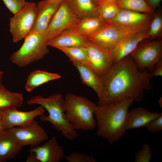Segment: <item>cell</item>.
I'll return each instance as SVG.
<instances>
[{
    "instance_id": "277c9868",
    "label": "cell",
    "mask_w": 162,
    "mask_h": 162,
    "mask_svg": "<svg viewBox=\"0 0 162 162\" xmlns=\"http://www.w3.org/2000/svg\"><path fill=\"white\" fill-rule=\"evenodd\" d=\"M64 100L66 117L74 129L88 130L95 128L94 115L97 105L84 97L71 93L66 94Z\"/></svg>"
},
{
    "instance_id": "7402d4cb",
    "label": "cell",
    "mask_w": 162,
    "mask_h": 162,
    "mask_svg": "<svg viewBox=\"0 0 162 162\" xmlns=\"http://www.w3.org/2000/svg\"><path fill=\"white\" fill-rule=\"evenodd\" d=\"M104 22L98 16L80 19L74 26L69 29L81 36L88 37L101 28Z\"/></svg>"
},
{
    "instance_id": "2e32d148",
    "label": "cell",
    "mask_w": 162,
    "mask_h": 162,
    "mask_svg": "<svg viewBox=\"0 0 162 162\" xmlns=\"http://www.w3.org/2000/svg\"><path fill=\"white\" fill-rule=\"evenodd\" d=\"M59 4L46 0L39 1L37 4V13L35 23L30 32H45Z\"/></svg>"
},
{
    "instance_id": "44dd1931",
    "label": "cell",
    "mask_w": 162,
    "mask_h": 162,
    "mask_svg": "<svg viewBox=\"0 0 162 162\" xmlns=\"http://www.w3.org/2000/svg\"><path fill=\"white\" fill-rule=\"evenodd\" d=\"M73 12L80 19L99 16L97 6L92 0H67Z\"/></svg>"
},
{
    "instance_id": "ba28073f",
    "label": "cell",
    "mask_w": 162,
    "mask_h": 162,
    "mask_svg": "<svg viewBox=\"0 0 162 162\" xmlns=\"http://www.w3.org/2000/svg\"><path fill=\"white\" fill-rule=\"evenodd\" d=\"M80 20L73 12L67 1L61 2L44 32V38L48 42L72 28Z\"/></svg>"
},
{
    "instance_id": "ffe728a7",
    "label": "cell",
    "mask_w": 162,
    "mask_h": 162,
    "mask_svg": "<svg viewBox=\"0 0 162 162\" xmlns=\"http://www.w3.org/2000/svg\"><path fill=\"white\" fill-rule=\"evenodd\" d=\"M72 63L79 73L82 82L93 90L99 99L103 91V85L100 77L88 66L78 63Z\"/></svg>"
},
{
    "instance_id": "52a82bcc",
    "label": "cell",
    "mask_w": 162,
    "mask_h": 162,
    "mask_svg": "<svg viewBox=\"0 0 162 162\" xmlns=\"http://www.w3.org/2000/svg\"><path fill=\"white\" fill-rule=\"evenodd\" d=\"M120 24L106 22L100 29L88 37L91 42L110 51L121 40L133 33L142 32Z\"/></svg>"
},
{
    "instance_id": "484cf974",
    "label": "cell",
    "mask_w": 162,
    "mask_h": 162,
    "mask_svg": "<svg viewBox=\"0 0 162 162\" xmlns=\"http://www.w3.org/2000/svg\"><path fill=\"white\" fill-rule=\"evenodd\" d=\"M57 49L65 54L72 63H78L88 66L87 55L84 47H63Z\"/></svg>"
},
{
    "instance_id": "83f0119b",
    "label": "cell",
    "mask_w": 162,
    "mask_h": 162,
    "mask_svg": "<svg viewBox=\"0 0 162 162\" xmlns=\"http://www.w3.org/2000/svg\"><path fill=\"white\" fill-rule=\"evenodd\" d=\"M162 33V16L160 13L152 15L148 30V38L153 39L161 37Z\"/></svg>"
},
{
    "instance_id": "7c38bea8",
    "label": "cell",
    "mask_w": 162,
    "mask_h": 162,
    "mask_svg": "<svg viewBox=\"0 0 162 162\" xmlns=\"http://www.w3.org/2000/svg\"><path fill=\"white\" fill-rule=\"evenodd\" d=\"M152 14L121 9L114 18L106 22L118 24L142 31H146L149 29L152 18Z\"/></svg>"
},
{
    "instance_id": "cb8c5ba5",
    "label": "cell",
    "mask_w": 162,
    "mask_h": 162,
    "mask_svg": "<svg viewBox=\"0 0 162 162\" xmlns=\"http://www.w3.org/2000/svg\"><path fill=\"white\" fill-rule=\"evenodd\" d=\"M61 77V76L57 73L41 70H35L29 75L25 88L27 92H30L42 84Z\"/></svg>"
},
{
    "instance_id": "9c48e42d",
    "label": "cell",
    "mask_w": 162,
    "mask_h": 162,
    "mask_svg": "<svg viewBox=\"0 0 162 162\" xmlns=\"http://www.w3.org/2000/svg\"><path fill=\"white\" fill-rule=\"evenodd\" d=\"M140 44L130 55L139 70L152 72L162 58V41L153 40Z\"/></svg>"
},
{
    "instance_id": "9a60e30c",
    "label": "cell",
    "mask_w": 162,
    "mask_h": 162,
    "mask_svg": "<svg viewBox=\"0 0 162 162\" xmlns=\"http://www.w3.org/2000/svg\"><path fill=\"white\" fill-rule=\"evenodd\" d=\"M29 151L35 153L39 162H59L65 156L63 147L58 144L55 136L41 146L31 147Z\"/></svg>"
},
{
    "instance_id": "1f68e13d",
    "label": "cell",
    "mask_w": 162,
    "mask_h": 162,
    "mask_svg": "<svg viewBox=\"0 0 162 162\" xmlns=\"http://www.w3.org/2000/svg\"><path fill=\"white\" fill-rule=\"evenodd\" d=\"M147 130L152 133H156L162 129V115L150 122L146 127Z\"/></svg>"
},
{
    "instance_id": "d590c367",
    "label": "cell",
    "mask_w": 162,
    "mask_h": 162,
    "mask_svg": "<svg viewBox=\"0 0 162 162\" xmlns=\"http://www.w3.org/2000/svg\"><path fill=\"white\" fill-rule=\"evenodd\" d=\"M26 162H39L35 153L30 152L26 161Z\"/></svg>"
},
{
    "instance_id": "3957f363",
    "label": "cell",
    "mask_w": 162,
    "mask_h": 162,
    "mask_svg": "<svg viewBox=\"0 0 162 162\" xmlns=\"http://www.w3.org/2000/svg\"><path fill=\"white\" fill-rule=\"evenodd\" d=\"M29 105L37 104L42 106L49 113L48 116H40V120L51 124L56 131L61 132L62 136L72 141L79 136L76 130L71 126L65 113L64 100L60 94H54L47 98L40 95L33 96L26 102Z\"/></svg>"
},
{
    "instance_id": "e575fe53",
    "label": "cell",
    "mask_w": 162,
    "mask_h": 162,
    "mask_svg": "<svg viewBox=\"0 0 162 162\" xmlns=\"http://www.w3.org/2000/svg\"><path fill=\"white\" fill-rule=\"evenodd\" d=\"M6 130L2 110L0 109V134L4 132Z\"/></svg>"
},
{
    "instance_id": "d4e9b609",
    "label": "cell",
    "mask_w": 162,
    "mask_h": 162,
    "mask_svg": "<svg viewBox=\"0 0 162 162\" xmlns=\"http://www.w3.org/2000/svg\"><path fill=\"white\" fill-rule=\"evenodd\" d=\"M113 2L121 9L142 13H154V11L148 6L145 0H116Z\"/></svg>"
},
{
    "instance_id": "d6a6232c",
    "label": "cell",
    "mask_w": 162,
    "mask_h": 162,
    "mask_svg": "<svg viewBox=\"0 0 162 162\" xmlns=\"http://www.w3.org/2000/svg\"><path fill=\"white\" fill-rule=\"evenodd\" d=\"M152 76H162V59H160L155 64L151 73Z\"/></svg>"
},
{
    "instance_id": "f546056e",
    "label": "cell",
    "mask_w": 162,
    "mask_h": 162,
    "mask_svg": "<svg viewBox=\"0 0 162 162\" xmlns=\"http://www.w3.org/2000/svg\"><path fill=\"white\" fill-rule=\"evenodd\" d=\"M64 158L68 162H95L93 157L84 153L74 152L65 156Z\"/></svg>"
},
{
    "instance_id": "8fae6325",
    "label": "cell",
    "mask_w": 162,
    "mask_h": 162,
    "mask_svg": "<svg viewBox=\"0 0 162 162\" xmlns=\"http://www.w3.org/2000/svg\"><path fill=\"white\" fill-rule=\"evenodd\" d=\"M8 130L23 147H34L48 139L46 132L34 120L26 126L15 127Z\"/></svg>"
},
{
    "instance_id": "8992f818",
    "label": "cell",
    "mask_w": 162,
    "mask_h": 162,
    "mask_svg": "<svg viewBox=\"0 0 162 162\" xmlns=\"http://www.w3.org/2000/svg\"><path fill=\"white\" fill-rule=\"evenodd\" d=\"M37 13V4L33 2H26L23 8L10 18L9 31L14 43L21 40L31 32Z\"/></svg>"
},
{
    "instance_id": "f35d334b",
    "label": "cell",
    "mask_w": 162,
    "mask_h": 162,
    "mask_svg": "<svg viewBox=\"0 0 162 162\" xmlns=\"http://www.w3.org/2000/svg\"><path fill=\"white\" fill-rule=\"evenodd\" d=\"M162 97L160 98V99L158 101V104L159 105V106H160L161 108H162Z\"/></svg>"
},
{
    "instance_id": "d6986e66",
    "label": "cell",
    "mask_w": 162,
    "mask_h": 162,
    "mask_svg": "<svg viewBox=\"0 0 162 162\" xmlns=\"http://www.w3.org/2000/svg\"><path fill=\"white\" fill-rule=\"evenodd\" d=\"M88 40L87 38L68 29L48 41L47 45L57 49L63 47H84Z\"/></svg>"
},
{
    "instance_id": "836d02e7",
    "label": "cell",
    "mask_w": 162,
    "mask_h": 162,
    "mask_svg": "<svg viewBox=\"0 0 162 162\" xmlns=\"http://www.w3.org/2000/svg\"><path fill=\"white\" fill-rule=\"evenodd\" d=\"M148 5L154 11L160 4L161 0H145Z\"/></svg>"
},
{
    "instance_id": "30bf717a",
    "label": "cell",
    "mask_w": 162,
    "mask_h": 162,
    "mask_svg": "<svg viewBox=\"0 0 162 162\" xmlns=\"http://www.w3.org/2000/svg\"><path fill=\"white\" fill-rule=\"evenodd\" d=\"M84 47L87 55L88 66L99 77L107 73L114 64L110 51L89 40Z\"/></svg>"
},
{
    "instance_id": "4dcf8cb0",
    "label": "cell",
    "mask_w": 162,
    "mask_h": 162,
    "mask_svg": "<svg viewBox=\"0 0 162 162\" xmlns=\"http://www.w3.org/2000/svg\"><path fill=\"white\" fill-rule=\"evenodd\" d=\"M9 10L13 14L20 10L24 6L26 0H2Z\"/></svg>"
},
{
    "instance_id": "6da1fadb",
    "label": "cell",
    "mask_w": 162,
    "mask_h": 162,
    "mask_svg": "<svg viewBox=\"0 0 162 162\" xmlns=\"http://www.w3.org/2000/svg\"><path fill=\"white\" fill-rule=\"evenodd\" d=\"M152 77L148 70H139L130 55L124 57L100 77L103 91L97 105L115 103L129 98L141 101L145 91L152 88Z\"/></svg>"
},
{
    "instance_id": "5bb4252c",
    "label": "cell",
    "mask_w": 162,
    "mask_h": 162,
    "mask_svg": "<svg viewBox=\"0 0 162 162\" xmlns=\"http://www.w3.org/2000/svg\"><path fill=\"white\" fill-rule=\"evenodd\" d=\"M147 38H148V31L134 32L122 38L110 51L114 63L130 55Z\"/></svg>"
},
{
    "instance_id": "ab89813d",
    "label": "cell",
    "mask_w": 162,
    "mask_h": 162,
    "mask_svg": "<svg viewBox=\"0 0 162 162\" xmlns=\"http://www.w3.org/2000/svg\"><path fill=\"white\" fill-rule=\"evenodd\" d=\"M93 2L97 6L98 0H92Z\"/></svg>"
},
{
    "instance_id": "f1b7e54d",
    "label": "cell",
    "mask_w": 162,
    "mask_h": 162,
    "mask_svg": "<svg viewBox=\"0 0 162 162\" xmlns=\"http://www.w3.org/2000/svg\"><path fill=\"white\" fill-rule=\"evenodd\" d=\"M152 156V151L151 146L146 143H143L141 148L135 153V162H149Z\"/></svg>"
},
{
    "instance_id": "7a4b0ae2",
    "label": "cell",
    "mask_w": 162,
    "mask_h": 162,
    "mask_svg": "<svg viewBox=\"0 0 162 162\" xmlns=\"http://www.w3.org/2000/svg\"><path fill=\"white\" fill-rule=\"evenodd\" d=\"M134 101L129 98L115 103L97 105L94 112L97 135L106 140L110 144L120 140L126 130L129 109Z\"/></svg>"
},
{
    "instance_id": "e0dca14e",
    "label": "cell",
    "mask_w": 162,
    "mask_h": 162,
    "mask_svg": "<svg viewBox=\"0 0 162 162\" xmlns=\"http://www.w3.org/2000/svg\"><path fill=\"white\" fill-rule=\"evenodd\" d=\"M161 115V112H152L144 108H136L128 113L125 130L146 127L152 121Z\"/></svg>"
},
{
    "instance_id": "ac0fdd59",
    "label": "cell",
    "mask_w": 162,
    "mask_h": 162,
    "mask_svg": "<svg viewBox=\"0 0 162 162\" xmlns=\"http://www.w3.org/2000/svg\"><path fill=\"white\" fill-rule=\"evenodd\" d=\"M23 146L8 130L0 134V162L14 158Z\"/></svg>"
},
{
    "instance_id": "5b68a950",
    "label": "cell",
    "mask_w": 162,
    "mask_h": 162,
    "mask_svg": "<svg viewBox=\"0 0 162 162\" xmlns=\"http://www.w3.org/2000/svg\"><path fill=\"white\" fill-rule=\"evenodd\" d=\"M20 48L10 56L12 63L20 67L26 66L42 59L49 52L44 33H30Z\"/></svg>"
},
{
    "instance_id": "74e56055",
    "label": "cell",
    "mask_w": 162,
    "mask_h": 162,
    "mask_svg": "<svg viewBox=\"0 0 162 162\" xmlns=\"http://www.w3.org/2000/svg\"><path fill=\"white\" fill-rule=\"evenodd\" d=\"M50 2L57 4H60V3L65 1H67V0H46Z\"/></svg>"
},
{
    "instance_id": "4fadbf2b",
    "label": "cell",
    "mask_w": 162,
    "mask_h": 162,
    "mask_svg": "<svg viewBox=\"0 0 162 162\" xmlns=\"http://www.w3.org/2000/svg\"><path fill=\"white\" fill-rule=\"evenodd\" d=\"M6 130L15 127H24L28 125L34 118L44 114L45 109L40 105L29 111H19L17 109L5 108L1 109Z\"/></svg>"
},
{
    "instance_id": "603a6c76",
    "label": "cell",
    "mask_w": 162,
    "mask_h": 162,
    "mask_svg": "<svg viewBox=\"0 0 162 162\" xmlns=\"http://www.w3.org/2000/svg\"><path fill=\"white\" fill-rule=\"evenodd\" d=\"M3 72L0 71V109H17L21 106L24 100L23 95L6 89L2 83Z\"/></svg>"
},
{
    "instance_id": "8d00e7d4",
    "label": "cell",
    "mask_w": 162,
    "mask_h": 162,
    "mask_svg": "<svg viewBox=\"0 0 162 162\" xmlns=\"http://www.w3.org/2000/svg\"><path fill=\"white\" fill-rule=\"evenodd\" d=\"M116 0H98L97 6H98L107 3L113 2Z\"/></svg>"
},
{
    "instance_id": "4316f807",
    "label": "cell",
    "mask_w": 162,
    "mask_h": 162,
    "mask_svg": "<svg viewBox=\"0 0 162 162\" xmlns=\"http://www.w3.org/2000/svg\"><path fill=\"white\" fill-rule=\"evenodd\" d=\"M97 6L99 16L105 22L114 18L121 9L113 2L104 4Z\"/></svg>"
}]
</instances>
